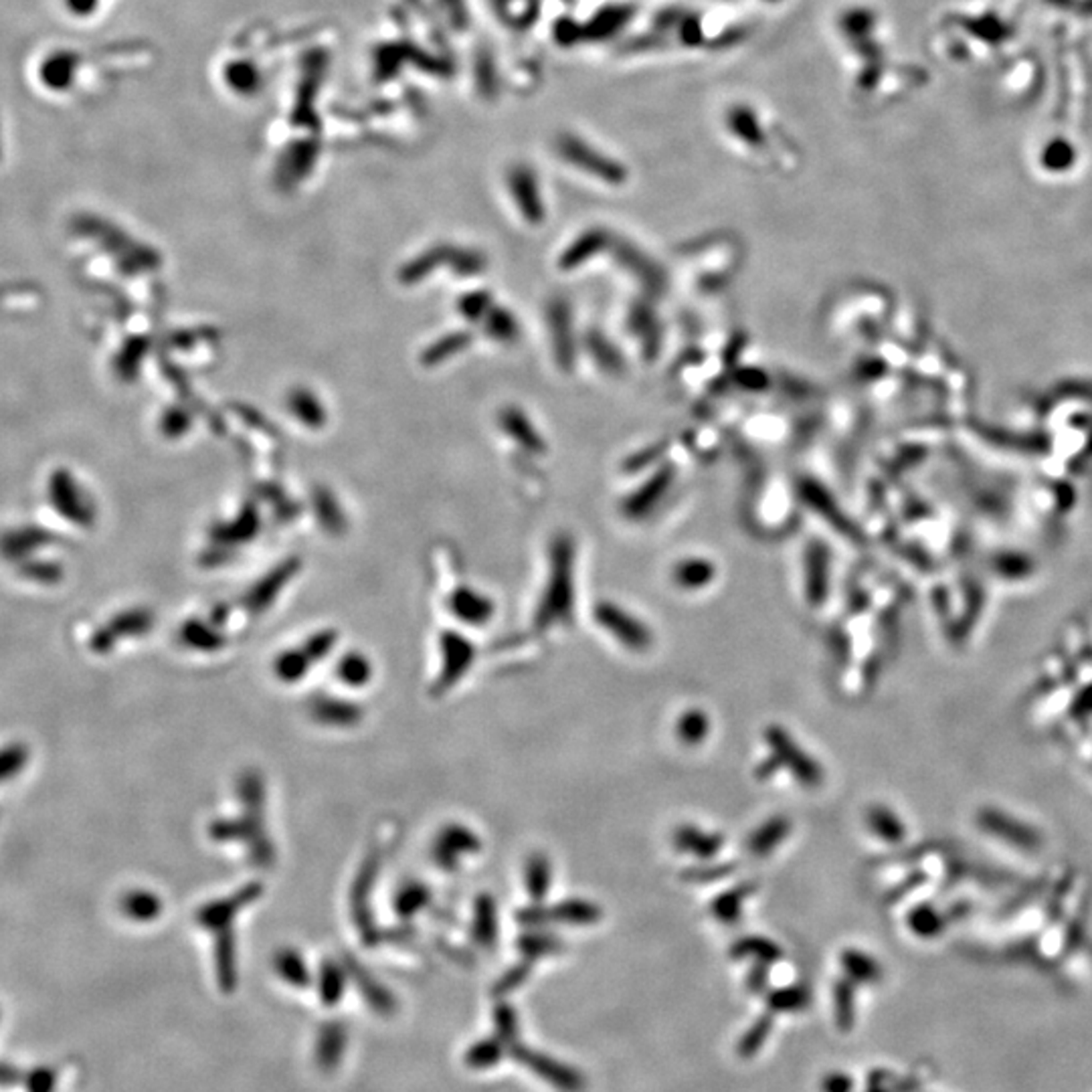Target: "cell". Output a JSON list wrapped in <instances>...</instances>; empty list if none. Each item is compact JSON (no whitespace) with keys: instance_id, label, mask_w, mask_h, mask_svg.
I'll list each match as a JSON object with an SVG mask.
<instances>
[{"instance_id":"cell-1","label":"cell","mask_w":1092,"mask_h":1092,"mask_svg":"<svg viewBox=\"0 0 1092 1092\" xmlns=\"http://www.w3.org/2000/svg\"><path fill=\"white\" fill-rule=\"evenodd\" d=\"M765 743L771 751V757L777 760L779 769H787L793 779L803 787L816 789L824 783L825 771L817 759H813L808 751L800 747L793 736L779 725L765 728Z\"/></svg>"},{"instance_id":"cell-2","label":"cell","mask_w":1092,"mask_h":1092,"mask_svg":"<svg viewBox=\"0 0 1092 1092\" xmlns=\"http://www.w3.org/2000/svg\"><path fill=\"white\" fill-rule=\"evenodd\" d=\"M559 551L561 553H556L554 556L553 575L551 583H548L545 601H542L537 612V623L540 628H546V625H553L556 621L569 623L572 617V583L569 554L564 553V548H559Z\"/></svg>"},{"instance_id":"cell-3","label":"cell","mask_w":1092,"mask_h":1092,"mask_svg":"<svg viewBox=\"0 0 1092 1092\" xmlns=\"http://www.w3.org/2000/svg\"><path fill=\"white\" fill-rule=\"evenodd\" d=\"M595 621L603 628L609 636L615 637L621 645L631 652L644 653L653 644V634L647 625L637 617L625 612L620 605L599 603L595 607Z\"/></svg>"},{"instance_id":"cell-4","label":"cell","mask_w":1092,"mask_h":1092,"mask_svg":"<svg viewBox=\"0 0 1092 1092\" xmlns=\"http://www.w3.org/2000/svg\"><path fill=\"white\" fill-rule=\"evenodd\" d=\"M518 1058H521L524 1064H529L530 1071L537 1072L540 1079H545L548 1084H553L554 1088H559L562 1092H583L585 1090L583 1074L575 1071V1068L562 1064V1062L559 1060L542 1056V1054H532L529 1050H521Z\"/></svg>"},{"instance_id":"cell-5","label":"cell","mask_w":1092,"mask_h":1092,"mask_svg":"<svg viewBox=\"0 0 1092 1092\" xmlns=\"http://www.w3.org/2000/svg\"><path fill=\"white\" fill-rule=\"evenodd\" d=\"M672 843L677 852L694 856L698 858V860L708 862L722 852V848H725V838H722L720 833L706 832V830H700V827L696 825L684 824L674 830Z\"/></svg>"},{"instance_id":"cell-6","label":"cell","mask_w":1092,"mask_h":1092,"mask_svg":"<svg viewBox=\"0 0 1092 1092\" xmlns=\"http://www.w3.org/2000/svg\"><path fill=\"white\" fill-rule=\"evenodd\" d=\"M791 830H793V824H791L789 817L773 816L769 819H765V822L760 824L755 832L749 833L744 846H747V852L755 858L771 856L775 850H777L781 843L789 838Z\"/></svg>"},{"instance_id":"cell-7","label":"cell","mask_w":1092,"mask_h":1092,"mask_svg":"<svg viewBox=\"0 0 1092 1092\" xmlns=\"http://www.w3.org/2000/svg\"><path fill=\"white\" fill-rule=\"evenodd\" d=\"M545 918L548 923H561L569 926H593L603 918V910L597 902L585 899H567L554 907H545Z\"/></svg>"},{"instance_id":"cell-8","label":"cell","mask_w":1092,"mask_h":1092,"mask_svg":"<svg viewBox=\"0 0 1092 1092\" xmlns=\"http://www.w3.org/2000/svg\"><path fill=\"white\" fill-rule=\"evenodd\" d=\"M755 891H757V884L741 883V884H736L733 888H728L727 892L718 894L717 899L712 900V905H710V910H712L714 918H717L718 923L728 924V926H733V924L739 923L741 916H743L744 902H747L749 896L755 894Z\"/></svg>"},{"instance_id":"cell-9","label":"cell","mask_w":1092,"mask_h":1092,"mask_svg":"<svg viewBox=\"0 0 1092 1092\" xmlns=\"http://www.w3.org/2000/svg\"><path fill=\"white\" fill-rule=\"evenodd\" d=\"M730 957L736 961L743 959H751L755 963H765V965H773V963H777L783 957L781 947L775 943V940L760 937V935H747L736 939L733 945H730Z\"/></svg>"},{"instance_id":"cell-10","label":"cell","mask_w":1092,"mask_h":1092,"mask_svg":"<svg viewBox=\"0 0 1092 1092\" xmlns=\"http://www.w3.org/2000/svg\"><path fill=\"white\" fill-rule=\"evenodd\" d=\"M524 884L534 905H540L553 884V866L545 854H532L524 868Z\"/></svg>"},{"instance_id":"cell-11","label":"cell","mask_w":1092,"mask_h":1092,"mask_svg":"<svg viewBox=\"0 0 1092 1092\" xmlns=\"http://www.w3.org/2000/svg\"><path fill=\"white\" fill-rule=\"evenodd\" d=\"M840 963L843 973L854 983H876L883 977L878 961L860 948H843Z\"/></svg>"},{"instance_id":"cell-12","label":"cell","mask_w":1092,"mask_h":1092,"mask_svg":"<svg viewBox=\"0 0 1092 1092\" xmlns=\"http://www.w3.org/2000/svg\"><path fill=\"white\" fill-rule=\"evenodd\" d=\"M833 1020L840 1031H850L856 1022V983L842 977L833 983Z\"/></svg>"},{"instance_id":"cell-13","label":"cell","mask_w":1092,"mask_h":1092,"mask_svg":"<svg viewBox=\"0 0 1092 1092\" xmlns=\"http://www.w3.org/2000/svg\"><path fill=\"white\" fill-rule=\"evenodd\" d=\"M808 599L811 605L819 607L827 597V554L822 546L811 548L808 554Z\"/></svg>"},{"instance_id":"cell-14","label":"cell","mask_w":1092,"mask_h":1092,"mask_svg":"<svg viewBox=\"0 0 1092 1092\" xmlns=\"http://www.w3.org/2000/svg\"><path fill=\"white\" fill-rule=\"evenodd\" d=\"M811 1004V991L801 983L787 985L767 993V1007L771 1014H795L808 1009Z\"/></svg>"},{"instance_id":"cell-15","label":"cell","mask_w":1092,"mask_h":1092,"mask_svg":"<svg viewBox=\"0 0 1092 1092\" xmlns=\"http://www.w3.org/2000/svg\"><path fill=\"white\" fill-rule=\"evenodd\" d=\"M710 728V717H708L704 710H700V708H690V710H686L677 718L676 736L686 744V747H698V744H702L708 739Z\"/></svg>"},{"instance_id":"cell-16","label":"cell","mask_w":1092,"mask_h":1092,"mask_svg":"<svg viewBox=\"0 0 1092 1092\" xmlns=\"http://www.w3.org/2000/svg\"><path fill=\"white\" fill-rule=\"evenodd\" d=\"M866 819H868V827L878 838L891 843H899L905 838V824H902L900 817L896 816L892 809H888L886 805H872L868 813H866Z\"/></svg>"},{"instance_id":"cell-17","label":"cell","mask_w":1092,"mask_h":1092,"mask_svg":"<svg viewBox=\"0 0 1092 1092\" xmlns=\"http://www.w3.org/2000/svg\"><path fill=\"white\" fill-rule=\"evenodd\" d=\"M714 579V567L712 562L702 561V559H690L684 561L676 567L674 571V581L677 587H682V589L688 591H696L702 589L708 583H710Z\"/></svg>"},{"instance_id":"cell-18","label":"cell","mask_w":1092,"mask_h":1092,"mask_svg":"<svg viewBox=\"0 0 1092 1092\" xmlns=\"http://www.w3.org/2000/svg\"><path fill=\"white\" fill-rule=\"evenodd\" d=\"M492 603L486 597L473 591H459L454 597V612L459 620L473 625L486 623L492 617Z\"/></svg>"},{"instance_id":"cell-19","label":"cell","mask_w":1092,"mask_h":1092,"mask_svg":"<svg viewBox=\"0 0 1092 1092\" xmlns=\"http://www.w3.org/2000/svg\"><path fill=\"white\" fill-rule=\"evenodd\" d=\"M771 1030H773V1014L759 1015L757 1022L752 1023L747 1031H744L739 1044H736V1054H739V1056L744 1060L757 1056L759 1050L763 1048L767 1040H769Z\"/></svg>"},{"instance_id":"cell-20","label":"cell","mask_w":1092,"mask_h":1092,"mask_svg":"<svg viewBox=\"0 0 1092 1092\" xmlns=\"http://www.w3.org/2000/svg\"><path fill=\"white\" fill-rule=\"evenodd\" d=\"M518 945H521L522 953L532 959L548 957V955H556L562 951L561 939H556L551 932H530V935L521 937V943Z\"/></svg>"},{"instance_id":"cell-21","label":"cell","mask_w":1092,"mask_h":1092,"mask_svg":"<svg viewBox=\"0 0 1092 1092\" xmlns=\"http://www.w3.org/2000/svg\"><path fill=\"white\" fill-rule=\"evenodd\" d=\"M478 935L480 940H484V943H492L496 939V905L492 900L484 896V899H480L478 902Z\"/></svg>"},{"instance_id":"cell-22","label":"cell","mask_w":1092,"mask_h":1092,"mask_svg":"<svg viewBox=\"0 0 1092 1092\" xmlns=\"http://www.w3.org/2000/svg\"><path fill=\"white\" fill-rule=\"evenodd\" d=\"M341 676L346 684H352V686H358V684H365L368 677V664L366 660L358 658V655H346L341 664Z\"/></svg>"},{"instance_id":"cell-23","label":"cell","mask_w":1092,"mask_h":1092,"mask_svg":"<svg viewBox=\"0 0 1092 1092\" xmlns=\"http://www.w3.org/2000/svg\"><path fill=\"white\" fill-rule=\"evenodd\" d=\"M730 872H733V866L730 864L700 866V868H692L686 872V880H692V883H712V880L728 876Z\"/></svg>"},{"instance_id":"cell-24","label":"cell","mask_w":1092,"mask_h":1092,"mask_svg":"<svg viewBox=\"0 0 1092 1092\" xmlns=\"http://www.w3.org/2000/svg\"><path fill=\"white\" fill-rule=\"evenodd\" d=\"M277 672H280L283 680L293 682L296 677H300L306 672V661L302 655H298V653H285L280 660H277Z\"/></svg>"},{"instance_id":"cell-25","label":"cell","mask_w":1092,"mask_h":1092,"mask_svg":"<svg viewBox=\"0 0 1092 1092\" xmlns=\"http://www.w3.org/2000/svg\"><path fill=\"white\" fill-rule=\"evenodd\" d=\"M854 1079L846 1072H830L824 1076L822 1092H852Z\"/></svg>"},{"instance_id":"cell-26","label":"cell","mask_w":1092,"mask_h":1092,"mask_svg":"<svg viewBox=\"0 0 1092 1092\" xmlns=\"http://www.w3.org/2000/svg\"><path fill=\"white\" fill-rule=\"evenodd\" d=\"M765 963H755V965L751 967L749 975H747V988L752 993H763L767 989V985H769V971H767Z\"/></svg>"},{"instance_id":"cell-27","label":"cell","mask_w":1092,"mask_h":1092,"mask_svg":"<svg viewBox=\"0 0 1092 1092\" xmlns=\"http://www.w3.org/2000/svg\"><path fill=\"white\" fill-rule=\"evenodd\" d=\"M868 1092H888V1090L880 1087V1084H872V1088Z\"/></svg>"}]
</instances>
